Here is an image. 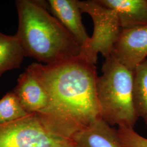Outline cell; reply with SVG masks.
Here are the masks:
<instances>
[{
  "instance_id": "1",
  "label": "cell",
  "mask_w": 147,
  "mask_h": 147,
  "mask_svg": "<svg viewBox=\"0 0 147 147\" xmlns=\"http://www.w3.org/2000/svg\"><path fill=\"white\" fill-rule=\"evenodd\" d=\"M28 68L47 93V107L36 114L48 131L73 140L76 134L102 119L95 64L79 55L50 65L33 63Z\"/></svg>"
},
{
  "instance_id": "2",
  "label": "cell",
  "mask_w": 147,
  "mask_h": 147,
  "mask_svg": "<svg viewBox=\"0 0 147 147\" xmlns=\"http://www.w3.org/2000/svg\"><path fill=\"white\" fill-rule=\"evenodd\" d=\"M16 4L19 18L16 36L25 56L50 65L80 55L81 45L47 11V2L19 0Z\"/></svg>"
},
{
  "instance_id": "3",
  "label": "cell",
  "mask_w": 147,
  "mask_h": 147,
  "mask_svg": "<svg viewBox=\"0 0 147 147\" xmlns=\"http://www.w3.org/2000/svg\"><path fill=\"white\" fill-rule=\"evenodd\" d=\"M96 84L101 118L111 126L134 128L138 117L133 99L134 71L112 56L105 58Z\"/></svg>"
},
{
  "instance_id": "4",
  "label": "cell",
  "mask_w": 147,
  "mask_h": 147,
  "mask_svg": "<svg viewBox=\"0 0 147 147\" xmlns=\"http://www.w3.org/2000/svg\"><path fill=\"white\" fill-rule=\"evenodd\" d=\"M79 5L82 12L91 17L94 24L93 35L81 47L80 55L95 64L99 53L105 58L112 56L122 30L121 24L116 11L102 5L98 0L79 1Z\"/></svg>"
},
{
  "instance_id": "5",
  "label": "cell",
  "mask_w": 147,
  "mask_h": 147,
  "mask_svg": "<svg viewBox=\"0 0 147 147\" xmlns=\"http://www.w3.org/2000/svg\"><path fill=\"white\" fill-rule=\"evenodd\" d=\"M0 147H76L73 140L48 131L36 113L0 126Z\"/></svg>"
},
{
  "instance_id": "6",
  "label": "cell",
  "mask_w": 147,
  "mask_h": 147,
  "mask_svg": "<svg viewBox=\"0 0 147 147\" xmlns=\"http://www.w3.org/2000/svg\"><path fill=\"white\" fill-rule=\"evenodd\" d=\"M112 56L134 71L147 57V26L121 30Z\"/></svg>"
},
{
  "instance_id": "7",
  "label": "cell",
  "mask_w": 147,
  "mask_h": 147,
  "mask_svg": "<svg viewBox=\"0 0 147 147\" xmlns=\"http://www.w3.org/2000/svg\"><path fill=\"white\" fill-rule=\"evenodd\" d=\"M47 9L82 47L89 40L78 0H49Z\"/></svg>"
},
{
  "instance_id": "8",
  "label": "cell",
  "mask_w": 147,
  "mask_h": 147,
  "mask_svg": "<svg viewBox=\"0 0 147 147\" xmlns=\"http://www.w3.org/2000/svg\"><path fill=\"white\" fill-rule=\"evenodd\" d=\"M13 92L28 114L37 113L47 106L48 97L45 90L34 74L28 68L20 75Z\"/></svg>"
},
{
  "instance_id": "9",
  "label": "cell",
  "mask_w": 147,
  "mask_h": 147,
  "mask_svg": "<svg viewBox=\"0 0 147 147\" xmlns=\"http://www.w3.org/2000/svg\"><path fill=\"white\" fill-rule=\"evenodd\" d=\"M116 11L122 30L147 26V0H98Z\"/></svg>"
},
{
  "instance_id": "10",
  "label": "cell",
  "mask_w": 147,
  "mask_h": 147,
  "mask_svg": "<svg viewBox=\"0 0 147 147\" xmlns=\"http://www.w3.org/2000/svg\"><path fill=\"white\" fill-rule=\"evenodd\" d=\"M73 140L76 147H124L117 130L102 119L76 134Z\"/></svg>"
},
{
  "instance_id": "11",
  "label": "cell",
  "mask_w": 147,
  "mask_h": 147,
  "mask_svg": "<svg viewBox=\"0 0 147 147\" xmlns=\"http://www.w3.org/2000/svg\"><path fill=\"white\" fill-rule=\"evenodd\" d=\"M25 56L16 35L7 36L0 32V77L8 70L19 68Z\"/></svg>"
},
{
  "instance_id": "12",
  "label": "cell",
  "mask_w": 147,
  "mask_h": 147,
  "mask_svg": "<svg viewBox=\"0 0 147 147\" xmlns=\"http://www.w3.org/2000/svg\"><path fill=\"white\" fill-rule=\"evenodd\" d=\"M133 99L137 116L147 126V59L134 71Z\"/></svg>"
},
{
  "instance_id": "13",
  "label": "cell",
  "mask_w": 147,
  "mask_h": 147,
  "mask_svg": "<svg viewBox=\"0 0 147 147\" xmlns=\"http://www.w3.org/2000/svg\"><path fill=\"white\" fill-rule=\"evenodd\" d=\"M31 114L22 108L14 93H8L0 100V126L24 118Z\"/></svg>"
},
{
  "instance_id": "14",
  "label": "cell",
  "mask_w": 147,
  "mask_h": 147,
  "mask_svg": "<svg viewBox=\"0 0 147 147\" xmlns=\"http://www.w3.org/2000/svg\"><path fill=\"white\" fill-rule=\"evenodd\" d=\"M118 136L124 147H147V138L142 136L133 128L118 127Z\"/></svg>"
}]
</instances>
